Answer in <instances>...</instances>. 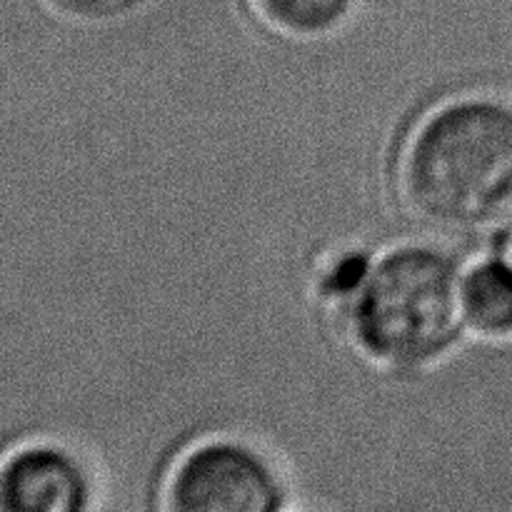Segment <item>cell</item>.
I'll use <instances>...</instances> for the list:
<instances>
[{
  "label": "cell",
  "instance_id": "cell-1",
  "mask_svg": "<svg viewBox=\"0 0 512 512\" xmlns=\"http://www.w3.org/2000/svg\"><path fill=\"white\" fill-rule=\"evenodd\" d=\"M398 238L430 235L465 253L512 225V98L460 93L425 110L390 173Z\"/></svg>",
  "mask_w": 512,
  "mask_h": 512
},
{
  "label": "cell",
  "instance_id": "cell-2",
  "mask_svg": "<svg viewBox=\"0 0 512 512\" xmlns=\"http://www.w3.org/2000/svg\"><path fill=\"white\" fill-rule=\"evenodd\" d=\"M293 485L270 448L240 433L190 440L170 458L155 512H288Z\"/></svg>",
  "mask_w": 512,
  "mask_h": 512
},
{
  "label": "cell",
  "instance_id": "cell-3",
  "mask_svg": "<svg viewBox=\"0 0 512 512\" xmlns=\"http://www.w3.org/2000/svg\"><path fill=\"white\" fill-rule=\"evenodd\" d=\"M103 478L73 440L28 435L5 443L0 512H100Z\"/></svg>",
  "mask_w": 512,
  "mask_h": 512
},
{
  "label": "cell",
  "instance_id": "cell-4",
  "mask_svg": "<svg viewBox=\"0 0 512 512\" xmlns=\"http://www.w3.org/2000/svg\"><path fill=\"white\" fill-rule=\"evenodd\" d=\"M460 315L468 345L483 350L512 348V265L490 245L465 255Z\"/></svg>",
  "mask_w": 512,
  "mask_h": 512
},
{
  "label": "cell",
  "instance_id": "cell-5",
  "mask_svg": "<svg viewBox=\"0 0 512 512\" xmlns=\"http://www.w3.org/2000/svg\"><path fill=\"white\" fill-rule=\"evenodd\" d=\"M255 23L290 43H323L343 33L363 0H245Z\"/></svg>",
  "mask_w": 512,
  "mask_h": 512
},
{
  "label": "cell",
  "instance_id": "cell-6",
  "mask_svg": "<svg viewBox=\"0 0 512 512\" xmlns=\"http://www.w3.org/2000/svg\"><path fill=\"white\" fill-rule=\"evenodd\" d=\"M153 0H33L38 10L78 28H105L133 18Z\"/></svg>",
  "mask_w": 512,
  "mask_h": 512
},
{
  "label": "cell",
  "instance_id": "cell-7",
  "mask_svg": "<svg viewBox=\"0 0 512 512\" xmlns=\"http://www.w3.org/2000/svg\"><path fill=\"white\" fill-rule=\"evenodd\" d=\"M288 512H318V510H310V508H303V505H293Z\"/></svg>",
  "mask_w": 512,
  "mask_h": 512
}]
</instances>
